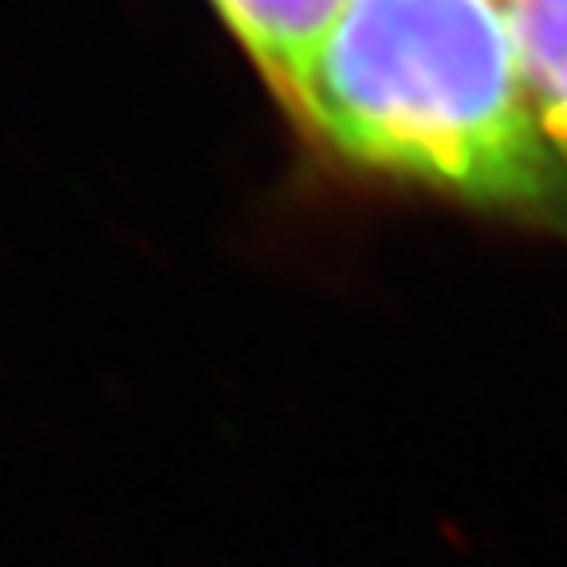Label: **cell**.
Here are the masks:
<instances>
[{
  "mask_svg": "<svg viewBox=\"0 0 567 567\" xmlns=\"http://www.w3.org/2000/svg\"><path fill=\"white\" fill-rule=\"evenodd\" d=\"M296 111L347 158L422 186L496 205L564 197L496 0H351Z\"/></svg>",
  "mask_w": 567,
  "mask_h": 567,
  "instance_id": "1",
  "label": "cell"
},
{
  "mask_svg": "<svg viewBox=\"0 0 567 567\" xmlns=\"http://www.w3.org/2000/svg\"><path fill=\"white\" fill-rule=\"evenodd\" d=\"M265 80L296 106L319 48L351 0H213Z\"/></svg>",
  "mask_w": 567,
  "mask_h": 567,
  "instance_id": "2",
  "label": "cell"
},
{
  "mask_svg": "<svg viewBox=\"0 0 567 567\" xmlns=\"http://www.w3.org/2000/svg\"><path fill=\"white\" fill-rule=\"evenodd\" d=\"M532 115L567 197V0H508Z\"/></svg>",
  "mask_w": 567,
  "mask_h": 567,
  "instance_id": "3",
  "label": "cell"
}]
</instances>
